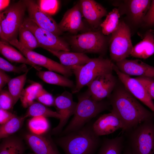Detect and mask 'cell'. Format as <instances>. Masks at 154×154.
Segmentation results:
<instances>
[{"label": "cell", "mask_w": 154, "mask_h": 154, "mask_svg": "<svg viewBox=\"0 0 154 154\" xmlns=\"http://www.w3.org/2000/svg\"><path fill=\"white\" fill-rule=\"evenodd\" d=\"M11 78L5 71L0 69V91L3 90L5 85L8 83Z\"/></svg>", "instance_id": "41"}, {"label": "cell", "mask_w": 154, "mask_h": 154, "mask_svg": "<svg viewBox=\"0 0 154 154\" xmlns=\"http://www.w3.org/2000/svg\"><path fill=\"white\" fill-rule=\"evenodd\" d=\"M0 36L1 38L2 39L1 40L4 41H7L5 37L3 30L1 26H0Z\"/></svg>", "instance_id": "44"}, {"label": "cell", "mask_w": 154, "mask_h": 154, "mask_svg": "<svg viewBox=\"0 0 154 154\" xmlns=\"http://www.w3.org/2000/svg\"><path fill=\"white\" fill-rule=\"evenodd\" d=\"M25 150L23 142L17 137L4 138L0 144V154H23Z\"/></svg>", "instance_id": "26"}, {"label": "cell", "mask_w": 154, "mask_h": 154, "mask_svg": "<svg viewBox=\"0 0 154 154\" xmlns=\"http://www.w3.org/2000/svg\"><path fill=\"white\" fill-rule=\"evenodd\" d=\"M10 1L9 0H0V12L3 11L9 6Z\"/></svg>", "instance_id": "42"}, {"label": "cell", "mask_w": 154, "mask_h": 154, "mask_svg": "<svg viewBox=\"0 0 154 154\" xmlns=\"http://www.w3.org/2000/svg\"><path fill=\"white\" fill-rule=\"evenodd\" d=\"M113 70L115 72L121 82L129 92L154 112V103L143 85L135 78H132L121 72L115 64L113 65Z\"/></svg>", "instance_id": "14"}, {"label": "cell", "mask_w": 154, "mask_h": 154, "mask_svg": "<svg viewBox=\"0 0 154 154\" xmlns=\"http://www.w3.org/2000/svg\"><path fill=\"white\" fill-rule=\"evenodd\" d=\"M116 64L121 72L129 76L154 78V67L139 59H125L116 63Z\"/></svg>", "instance_id": "20"}, {"label": "cell", "mask_w": 154, "mask_h": 154, "mask_svg": "<svg viewBox=\"0 0 154 154\" xmlns=\"http://www.w3.org/2000/svg\"><path fill=\"white\" fill-rule=\"evenodd\" d=\"M35 154V153H29V154Z\"/></svg>", "instance_id": "45"}, {"label": "cell", "mask_w": 154, "mask_h": 154, "mask_svg": "<svg viewBox=\"0 0 154 154\" xmlns=\"http://www.w3.org/2000/svg\"><path fill=\"white\" fill-rule=\"evenodd\" d=\"M82 17L78 2L66 12L58 24V27L63 33L68 32L76 34L84 28Z\"/></svg>", "instance_id": "17"}, {"label": "cell", "mask_w": 154, "mask_h": 154, "mask_svg": "<svg viewBox=\"0 0 154 154\" xmlns=\"http://www.w3.org/2000/svg\"><path fill=\"white\" fill-rule=\"evenodd\" d=\"M28 72L11 79L8 83L9 91L13 98L14 105L20 98Z\"/></svg>", "instance_id": "30"}, {"label": "cell", "mask_w": 154, "mask_h": 154, "mask_svg": "<svg viewBox=\"0 0 154 154\" xmlns=\"http://www.w3.org/2000/svg\"><path fill=\"white\" fill-rule=\"evenodd\" d=\"M125 139L123 136L104 139L97 154H122Z\"/></svg>", "instance_id": "24"}, {"label": "cell", "mask_w": 154, "mask_h": 154, "mask_svg": "<svg viewBox=\"0 0 154 154\" xmlns=\"http://www.w3.org/2000/svg\"><path fill=\"white\" fill-rule=\"evenodd\" d=\"M120 16L117 8H114L108 13L106 19L100 25L101 31L104 35H108L117 29L120 21Z\"/></svg>", "instance_id": "27"}, {"label": "cell", "mask_w": 154, "mask_h": 154, "mask_svg": "<svg viewBox=\"0 0 154 154\" xmlns=\"http://www.w3.org/2000/svg\"><path fill=\"white\" fill-rule=\"evenodd\" d=\"M154 121H144L126 132L132 154H154Z\"/></svg>", "instance_id": "6"}, {"label": "cell", "mask_w": 154, "mask_h": 154, "mask_svg": "<svg viewBox=\"0 0 154 154\" xmlns=\"http://www.w3.org/2000/svg\"><path fill=\"white\" fill-rule=\"evenodd\" d=\"M114 64L111 59L100 56L91 58L84 65L69 67L76 77V84L72 93L78 92L99 75L104 73H112Z\"/></svg>", "instance_id": "4"}, {"label": "cell", "mask_w": 154, "mask_h": 154, "mask_svg": "<svg viewBox=\"0 0 154 154\" xmlns=\"http://www.w3.org/2000/svg\"><path fill=\"white\" fill-rule=\"evenodd\" d=\"M93 123L58 138L57 144L65 154H94L100 145V139L94 132Z\"/></svg>", "instance_id": "2"}, {"label": "cell", "mask_w": 154, "mask_h": 154, "mask_svg": "<svg viewBox=\"0 0 154 154\" xmlns=\"http://www.w3.org/2000/svg\"><path fill=\"white\" fill-rule=\"evenodd\" d=\"M18 35L19 42L26 48L33 50L35 48L40 47L34 35L23 24L20 28Z\"/></svg>", "instance_id": "31"}, {"label": "cell", "mask_w": 154, "mask_h": 154, "mask_svg": "<svg viewBox=\"0 0 154 154\" xmlns=\"http://www.w3.org/2000/svg\"><path fill=\"white\" fill-rule=\"evenodd\" d=\"M24 116H16L0 127V139L5 138L17 131L22 127L25 119Z\"/></svg>", "instance_id": "29"}, {"label": "cell", "mask_w": 154, "mask_h": 154, "mask_svg": "<svg viewBox=\"0 0 154 154\" xmlns=\"http://www.w3.org/2000/svg\"><path fill=\"white\" fill-rule=\"evenodd\" d=\"M108 46L111 60L116 63L130 55L133 46L130 27L123 21H120L117 29L111 34Z\"/></svg>", "instance_id": "8"}, {"label": "cell", "mask_w": 154, "mask_h": 154, "mask_svg": "<svg viewBox=\"0 0 154 154\" xmlns=\"http://www.w3.org/2000/svg\"><path fill=\"white\" fill-rule=\"evenodd\" d=\"M92 129L97 136L108 135L117 130L123 128L122 123L118 116L114 112L104 114L93 123Z\"/></svg>", "instance_id": "19"}, {"label": "cell", "mask_w": 154, "mask_h": 154, "mask_svg": "<svg viewBox=\"0 0 154 154\" xmlns=\"http://www.w3.org/2000/svg\"><path fill=\"white\" fill-rule=\"evenodd\" d=\"M77 103L74 101L72 93L67 91L55 98L54 106L61 118L58 125L52 129L53 133H58L62 131L69 118L74 115Z\"/></svg>", "instance_id": "15"}, {"label": "cell", "mask_w": 154, "mask_h": 154, "mask_svg": "<svg viewBox=\"0 0 154 154\" xmlns=\"http://www.w3.org/2000/svg\"><path fill=\"white\" fill-rule=\"evenodd\" d=\"M78 102L73 117L62 132V135L80 129L93 118L108 109L109 102L97 101L91 96L88 90L78 96Z\"/></svg>", "instance_id": "3"}, {"label": "cell", "mask_w": 154, "mask_h": 154, "mask_svg": "<svg viewBox=\"0 0 154 154\" xmlns=\"http://www.w3.org/2000/svg\"><path fill=\"white\" fill-rule=\"evenodd\" d=\"M154 54V31L150 29L144 34L141 40L133 46L130 55L146 59Z\"/></svg>", "instance_id": "21"}, {"label": "cell", "mask_w": 154, "mask_h": 154, "mask_svg": "<svg viewBox=\"0 0 154 154\" xmlns=\"http://www.w3.org/2000/svg\"><path fill=\"white\" fill-rule=\"evenodd\" d=\"M9 43L18 49L25 57L37 65L44 67L49 71L58 73L67 78L71 76L73 73L72 70L69 67L26 48L17 39L10 41Z\"/></svg>", "instance_id": "10"}, {"label": "cell", "mask_w": 154, "mask_h": 154, "mask_svg": "<svg viewBox=\"0 0 154 154\" xmlns=\"http://www.w3.org/2000/svg\"><path fill=\"white\" fill-rule=\"evenodd\" d=\"M41 86L39 83L35 82L23 89L20 99L24 108L29 107L34 102L37 90Z\"/></svg>", "instance_id": "32"}, {"label": "cell", "mask_w": 154, "mask_h": 154, "mask_svg": "<svg viewBox=\"0 0 154 154\" xmlns=\"http://www.w3.org/2000/svg\"><path fill=\"white\" fill-rule=\"evenodd\" d=\"M47 51L57 57L61 64L68 67L84 65L91 59L85 54L82 53L62 50L54 51L48 50Z\"/></svg>", "instance_id": "22"}, {"label": "cell", "mask_w": 154, "mask_h": 154, "mask_svg": "<svg viewBox=\"0 0 154 154\" xmlns=\"http://www.w3.org/2000/svg\"><path fill=\"white\" fill-rule=\"evenodd\" d=\"M37 74L41 80L50 84L68 87L73 89L75 87L73 81L64 76L52 71H38Z\"/></svg>", "instance_id": "25"}, {"label": "cell", "mask_w": 154, "mask_h": 154, "mask_svg": "<svg viewBox=\"0 0 154 154\" xmlns=\"http://www.w3.org/2000/svg\"><path fill=\"white\" fill-rule=\"evenodd\" d=\"M79 3L83 17L89 25L95 29L100 27L102 18L108 14L106 9L93 0H81Z\"/></svg>", "instance_id": "16"}, {"label": "cell", "mask_w": 154, "mask_h": 154, "mask_svg": "<svg viewBox=\"0 0 154 154\" xmlns=\"http://www.w3.org/2000/svg\"><path fill=\"white\" fill-rule=\"evenodd\" d=\"M40 9L51 15L54 14L58 11L59 1L57 0H39L37 3Z\"/></svg>", "instance_id": "34"}, {"label": "cell", "mask_w": 154, "mask_h": 154, "mask_svg": "<svg viewBox=\"0 0 154 154\" xmlns=\"http://www.w3.org/2000/svg\"><path fill=\"white\" fill-rule=\"evenodd\" d=\"M24 116L25 118L30 117H52L59 119L61 118V115L57 112L52 111L39 102H35L28 107Z\"/></svg>", "instance_id": "28"}, {"label": "cell", "mask_w": 154, "mask_h": 154, "mask_svg": "<svg viewBox=\"0 0 154 154\" xmlns=\"http://www.w3.org/2000/svg\"><path fill=\"white\" fill-rule=\"evenodd\" d=\"M108 98L112 108L111 111L121 121L123 131L127 132L145 121L154 120V112L141 104L123 84H117Z\"/></svg>", "instance_id": "1"}, {"label": "cell", "mask_w": 154, "mask_h": 154, "mask_svg": "<svg viewBox=\"0 0 154 154\" xmlns=\"http://www.w3.org/2000/svg\"><path fill=\"white\" fill-rule=\"evenodd\" d=\"M24 138L35 154H61L50 137L31 132L25 134Z\"/></svg>", "instance_id": "18"}, {"label": "cell", "mask_w": 154, "mask_h": 154, "mask_svg": "<svg viewBox=\"0 0 154 154\" xmlns=\"http://www.w3.org/2000/svg\"><path fill=\"white\" fill-rule=\"evenodd\" d=\"M123 151L122 154H132L128 146H127L125 147H124Z\"/></svg>", "instance_id": "43"}, {"label": "cell", "mask_w": 154, "mask_h": 154, "mask_svg": "<svg viewBox=\"0 0 154 154\" xmlns=\"http://www.w3.org/2000/svg\"><path fill=\"white\" fill-rule=\"evenodd\" d=\"M151 1L150 0H125L116 1L113 4L118 7L121 15H125L131 24L138 26L142 25Z\"/></svg>", "instance_id": "11"}, {"label": "cell", "mask_w": 154, "mask_h": 154, "mask_svg": "<svg viewBox=\"0 0 154 154\" xmlns=\"http://www.w3.org/2000/svg\"><path fill=\"white\" fill-rule=\"evenodd\" d=\"M0 69L5 71L19 74L22 72L25 73L29 71L26 64H23L19 66H15L1 57H0Z\"/></svg>", "instance_id": "36"}, {"label": "cell", "mask_w": 154, "mask_h": 154, "mask_svg": "<svg viewBox=\"0 0 154 154\" xmlns=\"http://www.w3.org/2000/svg\"><path fill=\"white\" fill-rule=\"evenodd\" d=\"M141 26L147 27H154V0H151L149 9L143 19Z\"/></svg>", "instance_id": "39"}, {"label": "cell", "mask_w": 154, "mask_h": 154, "mask_svg": "<svg viewBox=\"0 0 154 154\" xmlns=\"http://www.w3.org/2000/svg\"><path fill=\"white\" fill-rule=\"evenodd\" d=\"M23 25L35 35L40 47L54 51H70V48L64 38L39 27L29 17L25 18Z\"/></svg>", "instance_id": "9"}, {"label": "cell", "mask_w": 154, "mask_h": 154, "mask_svg": "<svg viewBox=\"0 0 154 154\" xmlns=\"http://www.w3.org/2000/svg\"><path fill=\"white\" fill-rule=\"evenodd\" d=\"M27 9L24 0H19L9 5L0 13V26L8 42L17 39Z\"/></svg>", "instance_id": "7"}, {"label": "cell", "mask_w": 154, "mask_h": 154, "mask_svg": "<svg viewBox=\"0 0 154 154\" xmlns=\"http://www.w3.org/2000/svg\"><path fill=\"white\" fill-rule=\"evenodd\" d=\"M14 106L13 99L9 90L3 89L0 91V109L8 110Z\"/></svg>", "instance_id": "37"}, {"label": "cell", "mask_w": 154, "mask_h": 154, "mask_svg": "<svg viewBox=\"0 0 154 154\" xmlns=\"http://www.w3.org/2000/svg\"><path fill=\"white\" fill-rule=\"evenodd\" d=\"M29 18L40 27L59 36L63 33L51 16L42 10L34 0H24Z\"/></svg>", "instance_id": "12"}, {"label": "cell", "mask_w": 154, "mask_h": 154, "mask_svg": "<svg viewBox=\"0 0 154 154\" xmlns=\"http://www.w3.org/2000/svg\"><path fill=\"white\" fill-rule=\"evenodd\" d=\"M135 78L143 85L150 98L154 99V78L143 76H137Z\"/></svg>", "instance_id": "38"}, {"label": "cell", "mask_w": 154, "mask_h": 154, "mask_svg": "<svg viewBox=\"0 0 154 154\" xmlns=\"http://www.w3.org/2000/svg\"><path fill=\"white\" fill-rule=\"evenodd\" d=\"M28 125L31 132L38 134L46 132L49 128L48 121L42 117H32L29 120Z\"/></svg>", "instance_id": "33"}, {"label": "cell", "mask_w": 154, "mask_h": 154, "mask_svg": "<svg viewBox=\"0 0 154 154\" xmlns=\"http://www.w3.org/2000/svg\"><path fill=\"white\" fill-rule=\"evenodd\" d=\"M35 100L45 106H54L55 98L52 95L43 88L42 86L38 89Z\"/></svg>", "instance_id": "35"}, {"label": "cell", "mask_w": 154, "mask_h": 154, "mask_svg": "<svg viewBox=\"0 0 154 154\" xmlns=\"http://www.w3.org/2000/svg\"><path fill=\"white\" fill-rule=\"evenodd\" d=\"M0 52L2 55L11 62L28 64L32 66L38 71L41 70L42 68L40 66L30 61L7 42L2 40L0 41Z\"/></svg>", "instance_id": "23"}, {"label": "cell", "mask_w": 154, "mask_h": 154, "mask_svg": "<svg viewBox=\"0 0 154 154\" xmlns=\"http://www.w3.org/2000/svg\"><path fill=\"white\" fill-rule=\"evenodd\" d=\"M117 84V80L112 73H104L89 84L87 90L94 100L101 101L110 95Z\"/></svg>", "instance_id": "13"}, {"label": "cell", "mask_w": 154, "mask_h": 154, "mask_svg": "<svg viewBox=\"0 0 154 154\" xmlns=\"http://www.w3.org/2000/svg\"><path fill=\"white\" fill-rule=\"evenodd\" d=\"M16 116L8 110L0 109V124H3Z\"/></svg>", "instance_id": "40"}, {"label": "cell", "mask_w": 154, "mask_h": 154, "mask_svg": "<svg viewBox=\"0 0 154 154\" xmlns=\"http://www.w3.org/2000/svg\"><path fill=\"white\" fill-rule=\"evenodd\" d=\"M109 39L101 30L72 35L67 42L73 52L97 54L102 56L107 51Z\"/></svg>", "instance_id": "5"}]
</instances>
